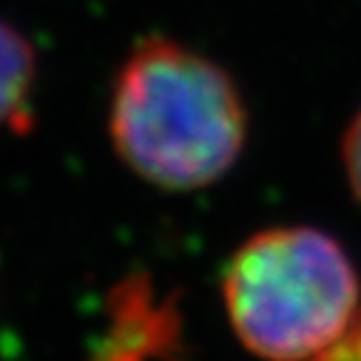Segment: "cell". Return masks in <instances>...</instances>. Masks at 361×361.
I'll return each mask as SVG.
<instances>
[{"label":"cell","instance_id":"obj_1","mask_svg":"<svg viewBox=\"0 0 361 361\" xmlns=\"http://www.w3.org/2000/svg\"><path fill=\"white\" fill-rule=\"evenodd\" d=\"M247 109L233 77L171 37L140 40L117 71L109 137L123 165L159 191H202L239 162Z\"/></svg>","mask_w":361,"mask_h":361},{"label":"cell","instance_id":"obj_2","mask_svg":"<svg viewBox=\"0 0 361 361\" xmlns=\"http://www.w3.org/2000/svg\"><path fill=\"white\" fill-rule=\"evenodd\" d=\"M222 302L245 350L264 361H307L361 322V276L333 233L279 225L233 250Z\"/></svg>","mask_w":361,"mask_h":361},{"label":"cell","instance_id":"obj_3","mask_svg":"<svg viewBox=\"0 0 361 361\" xmlns=\"http://www.w3.org/2000/svg\"><path fill=\"white\" fill-rule=\"evenodd\" d=\"M37 82V54L32 43L6 20H0V128H18L29 120V103Z\"/></svg>","mask_w":361,"mask_h":361},{"label":"cell","instance_id":"obj_4","mask_svg":"<svg viewBox=\"0 0 361 361\" xmlns=\"http://www.w3.org/2000/svg\"><path fill=\"white\" fill-rule=\"evenodd\" d=\"M341 168L350 194L361 202V111L350 120V126L341 134Z\"/></svg>","mask_w":361,"mask_h":361},{"label":"cell","instance_id":"obj_5","mask_svg":"<svg viewBox=\"0 0 361 361\" xmlns=\"http://www.w3.org/2000/svg\"><path fill=\"white\" fill-rule=\"evenodd\" d=\"M307 361H361V322L341 341H336L330 350H324Z\"/></svg>","mask_w":361,"mask_h":361}]
</instances>
